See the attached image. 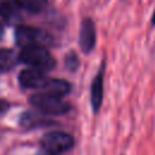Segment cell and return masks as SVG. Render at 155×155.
<instances>
[{
	"mask_svg": "<svg viewBox=\"0 0 155 155\" xmlns=\"http://www.w3.org/2000/svg\"><path fill=\"white\" fill-rule=\"evenodd\" d=\"M19 61L34 67L39 68L42 71H46L53 67V59L50 56V52L46 50L45 46L41 45H30L22 48L21 53L18 54Z\"/></svg>",
	"mask_w": 155,
	"mask_h": 155,
	"instance_id": "obj_1",
	"label": "cell"
},
{
	"mask_svg": "<svg viewBox=\"0 0 155 155\" xmlns=\"http://www.w3.org/2000/svg\"><path fill=\"white\" fill-rule=\"evenodd\" d=\"M30 103L46 115H62L70 110V105L62 98H56L44 92L34 93L30 97Z\"/></svg>",
	"mask_w": 155,
	"mask_h": 155,
	"instance_id": "obj_2",
	"label": "cell"
},
{
	"mask_svg": "<svg viewBox=\"0 0 155 155\" xmlns=\"http://www.w3.org/2000/svg\"><path fill=\"white\" fill-rule=\"evenodd\" d=\"M74 144V138L70 134L61 131L48 132L41 138V147L44 148V150L53 155H59L62 153L69 151L70 149H73Z\"/></svg>",
	"mask_w": 155,
	"mask_h": 155,
	"instance_id": "obj_3",
	"label": "cell"
},
{
	"mask_svg": "<svg viewBox=\"0 0 155 155\" xmlns=\"http://www.w3.org/2000/svg\"><path fill=\"white\" fill-rule=\"evenodd\" d=\"M15 39L17 45H19L21 47H25L30 45L46 46L52 42V36L47 31L29 25L17 27L15 31Z\"/></svg>",
	"mask_w": 155,
	"mask_h": 155,
	"instance_id": "obj_4",
	"label": "cell"
},
{
	"mask_svg": "<svg viewBox=\"0 0 155 155\" xmlns=\"http://www.w3.org/2000/svg\"><path fill=\"white\" fill-rule=\"evenodd\" d=\"M96 25L92 19L86 18L82 21L81 29H80V35H79V45L85 53H90L94 46H96Z\"/></svg>",
	"mask_w": 155,
	"mask_h": 155,
	"instance_id": "obj_5",
	"label": "cell"
},
{
	"mask_svg": "<svg viewBox=\"0 0 155 155\" xmlns=\"http://www.w3.org/2000/svg\"><path fill=\"white\" fill-rule=\"evenodd\" d=\"M45 82V71L39 68H28L19 74V84L25 88H41Z\"/></svg>",
	"mask_w": 155,
	"mask_h": 155,
	"instance_id": "obj_6",
	"label": "cell"
},
{
	"mask_svg": "<svg viewBox=\"0 0 155 155\" xmlns=\"http://www.w3.org/2000/svg\"><path fill=\"white\" fill-rule=\"evenodd\" d=\"M104 96V64H102L98 74L96 75L92 85H91V105L93 113H98L101 110Z\"/></svg>",
	"mask_w": 155,
	"mask_h": 155,
	"instance_id": "obj_7",
	"label": "cell"
},
{
	"mask_svg": "<svg viewBox=\"0 0 155 155\" xmlns=\"http://www.w3.org/2000/svg\"><path fill=\"white\" fill-rule=\"evenodd\" d=\"M41 88H42V92L48 96H52L56 98H63L69 93L70 85L65 80L51 79V80H46V82Z\"/></svg>",
	"mask_w": 155,
	"mask_h": 155,
	"instance_id": "obj_8",
	"label": "cell"
},
{
	"mask_svg": "<svg viewBox=\"0 0 155 155\" xmlns=\"http://www.w3.org/2000/svg\"><path fill=\"white\" fill-rule=\"evenodd\" d=\"M0 17L7 23H15L21 18L19 6L16 2L4 1L0 4Z\"/></svg>",
	"mask_w": 155,
	"mask_h": 155,
	"instance_id": "obj_9",
	"label": "cell"
},
{
	"mask_svg": "<svg viewBox=\"0 0 155 155\" xmlns=\"http://www.w3.org/2000/svg\"><path fill=\"white\" fill-rule=\"evenodd\" d=\"M19 61V57L8 48H0V71H8L11 70L17 62Z\"/></svg>",
	"mask_w": 155,
	"mask_h": 155,
	"instance_id": "obj_10",
	"label": "cell"
},
{
	"mask_svg": "<svg viewBox=\"0 0 155 155\" xmlns=\"http://www.w3.org/2000/svg\"><path fill=\"white\" fill-rule=\"evenodd\" d=\"M19 124H21L23 127H29V128H31V127H38V126L47 125V124H50V122H47V120L42 119V117L39 116L38 114L27 111V113L22 114L21 120H19Z\"/></svg>",
	"mask_w": 155,
	"mask_h": 155,
	"instance_id": "obj_11",
	"label": "cell"
},
{
	"mask_svg": "<svg viewBox=\"0 0 155 155\" xmlns=\"http://www.w3.org/2000/svg\"><path fill=\"white\" fill-rule=\"evenodd\" d=\"M16 4L19 6V8H23L31 13H39L45 10L47 0H16Z\"/></svg>",
	"mask_w": 155,
	"mask_h": 155,
	"instance_id": "obj_12",
	"label": "cell"
},
{
	"mask_svg": "<svg viewBox=\"0 0 155 155\" xmlns=\"http://www.w3.org/2000/svg\"><path fill=\"white\" fill-rule=\"evenodd\" d=\"M64 62H65L67 69H69V70H73V71H74V70H76L78 67H79V59H78V57H76V54H75L74 52L68 53Z\"/></svg>",
	"mask_w": 155,
	"mask_h": 155,
	"instance_id": "obj_13",
	"label": "cell"
},
{
	"mask_svg": "<svg viewBox=\"0 0 155 155\" xmlns=\"http://www.w3.org/2000/svg\"><path fill=\"white\" fill-rule=\"evenodd\" d=\"M8 108H10V104H8L6 101L0 99V116H1V115H4V114L8 110Z\"/></svg>",
	"mask_w": 155,
	"mask_h": 155,
	"instance_id": "obj_14",
	"label": "cell"
},
{
	"mask_svg": "<svg viewBox=\"0 0 155 155\" xmlns=\"http://www.w3.org/2000/svg\"><path fill=\"white\" fill-rule=\"evenodd\" d=\"M150 24L153 28H155V8L153 11V15H151V18H150Z\"/></svg>",
	"mask_w": 155,
	"mask_h": 155,
	"instance_id": "obj_15",
	"label": "cell"
},
{
	"mask_svg": "<svg viewBox=\"0 0 155 155\" xmlns=\"http://www.w3.org/2000/svg\"><path fill=\"white\" fill-rule=\"evenodd\" d=\"M2 35H4V27H2V24L0 23V39L2 38Z\"/></svg>",
	"mask_w": 155,
	"mask_h": 155,
	"instance_id": "obj_16",
	"label": "cell"
}]
</instances>
